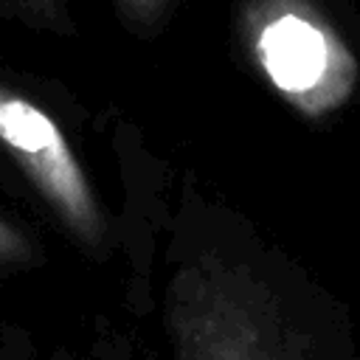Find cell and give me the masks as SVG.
Here are the masks:
<instances>
[{
    "mask_svg": "<svg viewBox=\"0 0 360 360\" xmlns=\"http://www.w3.org/2000/svg\"><path fill=\"white\" fill-rule=\"evenodd\" d=\"M0 138L28 158L39 180L62 200L65 208L73 211V217L87 219L90 202L84 183L76 172L68 143L48 115H42L28 101L0 98Z\"/></svg>",
    "mask_w": 360,
    "mask_h": 360,
    "instance_id": "1",
    "label": "cell"
},
{
    "mask_svg": "<svg viewBox=\"0 0 360 360\" xmlns=\"http://www.w3.org/2000/svg\"><path fill=\"white\" fill-rule=\"evenodd\" d=\"M262 59L281 90L298 93L321 79L326 68V42L318 28L287 14L264 28Z\"/></svg>",
    "mask_w": 360,
    "mask_h": 360,
    "instance_id": "2",
    "label": "cell"
},
{
    "mask_svg": "<svg viewBox=\"0 0 360 360\" xmlns=\"http://www.w3.org/2000/svg\"><path fill=\"white\" fill-rule=\"evenodd\" d=\"M20 239L0 222V256H8V253H20Z\"/></svg>",
    "mask_w": 360,
    "mask_h": 360,
    "instance_id": "3",
    "label": "cell"
}]
</instances>
